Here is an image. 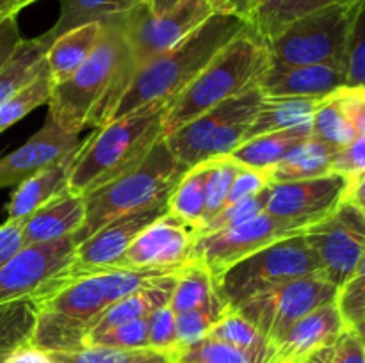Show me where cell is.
Instances as JSON below:
<instances>
[{"label": "cell", "mask_w": 365, "mask_h": 363, "mask_svg": "<svg viewBox=\"0 0 365 363\" xmlns=\"http://www.w3.org/2000/svg\"><path fill=\"white\" fill-rule=\"evenodd\" d=\"M135 75V64L116 20L103 21V32L91 56L71 77L52 85L48 114L64 130L82 134L113 117Z\"/></svg>", "instance_id": "1"}, {"label": "cell", "mask_w": 365, "mask_h": 363, "mask_svg": "<svg viewBox=\"0 0 365 363\" xmlns=\"http://www.w3.org/2000/svg\"><path fill=\"white\" fill-rule=\"evenodd\" d=\"M246 27L248 21L245 18L214 13L177 46L135 71L110 120L146 105H168L173 102L216 53Z\"/></svg>", "instance_id": "2"}, {"label": "cell", "mask_w": 365, "mask_h": 363, "mask_svg": "<svg viewBox=\"0 0 365 363\" xmlns=\"http://www.w3.org/2000/svg\"><path fill=\"white\" fill-rule=\"evenodd\" d=\"M168 105L141 107L95 128L78 148L71 167L70 191L84 196L141 162L164 137Z\"/></svg>", "instance_id": "3"}, {"label": "cell", "mask_w": 365, "mask_h": 363, "mask_svg": "<svg viewBox=\"0 0 365 363\" xmlns=\"http://www.w3.org/2000/svg\"><path fill=\"white\" fill-rule=\"evenodd\" d=\"M269 64L266 43L248 25L168 105L164 137L212 107L257 88Z\"/></svg>", "instance_id": "4"}, {"label": "cell", "mask_w": 365, "mask_h": 363, "mask_svg": "<svg viewBox=\"0 0 365 363\" xmlns=\"http://www.w3.org/2000/svg\"><path fill=\"white\" fill-rule=\"evenodd\" d=\"M185 171L187 167L175 159L166 139H159L141 162L82 196L86 217L71 237L75 246L125 214L168 203Z\"/></svg>", "instance_id": "5"}, {"label": "cell", "mask_w": 365, "mask_h": 363, "mask_svg": "<svg viewBox=\"0 0 365 363\" xmlns=\"http://www.w3.org/2000/svg\"><path fill=\"white\" fill-rule=\"evenodd\" d=\"M316 273H321L319 260L303 233H298L232 263L214 278V288L232 312L253 295Z\"/></svg>", "instance_id": "6"}, {"label": "cell", "mask_w": 365, "mask_h": 363, "mask_svg": "<svg viewBox=\"0 0 365 363\" xmlns=\"http://www.w3.org/2000/svg\"><path fill=\"white\" fill-rule=\"evenodd\" d=\"M355 4L331 6L291 21L266 46L273 66L346 64V41Z\"/></svg>", "instance_id": "7"}, {"label": "cell", "mask_w": 365, "mask_h": 363, "mask_svg": "<svg viewBox=\"0 0 365 363\" xmlns=\"http://www.w3.org/2000/svg\"><path fill=\"white\" fill-rule=\"evenodd\" d=\"M212 14L214 7L209 0H180L159 14L153 13L152 2L146 0L113 20L120 25L138 71L177 46Z\"/></svg>", "instance_id": "8"}, {"label": "cell", "mask_w": 365, "mask_h": 363, "mask_svg": "<svg viewBox=\"0 0 365 363\" xmlns=\"http://www.w3.org/2000/svg\"><path fill=\"white\" fill-rule=\"evenodd\" d=\"M337 294L339 288L323 273H316L253 295L232 312L241 313L274 344L303 315L327 302L337 301Z\"/></svg>", "instance_id": "9"}, {"label": "cell", "mask_w": 365, "mask_h": 363, "mask_svg": "<svg viewBox=\"0 0 365 363\" xmlns=\"http://www.w3.org/2000/svg\"><path fill=\"white\" fill-rule=\"evenodd\" d=\"M321 263V273L341 288L365 253V216L349 201H342L330 216L303 230Z\"/></svg>", "instance_id": "10"}, {"label": "cell", "mask_w": 365, "mask_h": 363, "mask_svg": "<svg viewBox=\"0 0 365 363\" xmlns=\"http://www.w3.org/2000/svg\"><path fill=\"white\" fill-rule=\"evenodd\" d=\"M298 233H303V228L262 212L237 226L198 235L192 246L191 260L203 263L212 278H216L232 263L259 251L264 246Z\"/></svg>", "instance_id": "11"}, {"label": "cell", "mask_w": 365, "mask_h": 363, "mask_svg": "<svg viewBox=\"0 0 365 363\" xmlns=\"http://www.w3.org/2000/svg\"><path fill=\"white\" fill-rule=\"evenodd\" d=\"M349 178L341 173H328L309 180L269 184L264 212L294 223L299 228L330 216L346 199Z\"/></svg>", "instance_id": "12"}, {"label": "cell", "mask_w": 365, "mask_h": 363, "mask_svg": "<svg viewBox=\"0 0 365 363\" xmlns=\"http://www.w3.org/2000/svg\"><path fill=\"white\" fill-rule=\"evenodd\" d=\"M198 231L166 212L138 235L127 251L106 269H180L191 260Z\"/></svg>", "instance_id": "13"}, {"label": "cell", "mask_w": 365, "mask_h": 363, "mask_svg": "<svg viewBox=\"0 0 365 363\" xmlns=\"http://www.w3.org/2000/svg\"><path fill=\"white\" fill-rule=\"evenodd\" d=\"M166 212L168 203H163V205L125 214L110 221L109 224L96 230L91 237L75 246L73 262L56 276L61 280H71V278L88 276L95 270L110 267L127 251L128 246L138 238V235L145 228H148L153 221H157Z\"/></svg>", "instance_id": "14"}, {"label": "cell", "mask_w": 365, "mask_h": 363, "mask_svg": "<svg viewBox=\"0 0 365 363\" xmlns=\"http://www.w3.org/2000/svg\"><path fill=\"white\" fill-rule=\"evenodd\" d=\"M75 258L71 237L21 248L0 265V305L24 298H34L56 274Z\"/></svg>", "instance_id": "15"}, {"label": "cell", "mask_w": 365, "mask_h": 363, "mask_svg": "<svg viewBox=\"0 0 365 363\" xmlns=\"http://www.w3.org/2000/svg\"><path fill=\"white\" fill-rule=\"evenodd\" d=\"M262 98V91L257 85V88L250 89V91L242 93V95L234 96V98L212 107L210 110L200 114L198 117H195L187 125L178 128V130L171 132L164 139H166L175 159L182 166L187 167V169L202 164L203 149H205L207 142L212 137L214 132L221 125L228 123V121L235 120V117L242 116V114L259 112Z\"/></svg>", "instance_id": "16"}, {"label": "cell", "mask_w": 365, "mask_h": 363, "mask_svg": "<svg viewBox=\"0 0 365 363\" xmlns=\"http://www.w3.org/2000/svg\"><path fill=\"white\" fill-rule=\"evenodd\" d=\"M81 142V135L64 130L46 116L43 127L27 142L0 157V189L21 184L25 178L77 149Z\"/></svg>", "instance_id": "17"}, {"label": "cell", "mask_w": 365, "mask_h": 363, "mask_svg": "<svg viewBox=\"0 0 365 363\" xmlns=\"http://www.w3.org/2000/svg\"><path fill=\"white\" fill-rule=\"evenodd\" d=\"M348 327L337 301L327 302L296 320L273 344V362H303L323 349L331 347Z\"/></svg>", "instance_id": "18"}, {"label": "cell", "mask_w": 365, "mask_h": 363, "mask_svg": "<svg viewBox=\"0 0 365 363\" xmlns=\"http://www.w3.org/2000/svg\"><path fill=\"white\" fill-rule=\"evenodd\" d=\"M346 88V64L323 63L305 66H269L259 80L264 96L327 98Z\"/></svg>", "instance_id": "19"}, {"label": "cell", "mask_w": 365, "mask_h": 363, "mask_svg": "<svg viewBox=\"0 0 365 363\" xmlns=\"http://www.w3.org/2000/svg\"><path fill=\"white\" fill-rule=\"evenodd\" d=\"M86 217L84 198L70 189L21 221L24 244H43L73 237Z\"/></svg>", "instance_id": "20"}, {"label": "cell", "mask_w": 365, "mask_h": 363, "mask_svg": "<svg viewBox=\"0 0 365 363\" xmlns=\"http://www.w3.org/2000/svg\"><path fill=\"white\" fill-rule=\"evenodd\" d=\"M78 148L64 155L57 162L43 167L41 171L34 173L32 177L25 178L21 184H18L13 196H11L9 205H7V219H27L32 212L41 209L43 205L52 201L53 198L63 194L64 191H68L70 189L71 167H73L75 159H77Z\"/></svg>", "instance_id": "21"}, {"label": "cell", "mask_w": 365, "mask_h": 363, "mask_svg": "<svg viewBox=\"0 0 365 363\" xmlns=\"http://www.w3.org/2000/svg\"><path fill=\"white\" fill-rule=\"evenodd\" d=\"M103 32V21H89L57 36L46 48L45 63L52 85L61 84L88 60Z\"/></svg>", "instance_id": "22"}, {"label": "cell", "mask_w": 365, "mask_h": 363, "mask_svg": "<svg viewBox=\"0 0 365 363\" xmlns=\"http://www.w3.org/2000/svg\"><path fill=\"white\" fill-rule=\"evenodd\" d=\"M310 123L246 139L230 153V157L241 166L267 174V171L277 166L296 144L312 137V125Z\"/></svg>", "instance_id": "23"}, {"label": "cell", "mask_w": 365, "mask_h": 363, "mask_svg": "<svg viewBox=\"0 0 365 363\" xmlns=\"http://www.w3.org/2000/svg\"><path fill=\"white\" fill-rule=\"evenodd\" d=\"M337 152L327 142L309 137L296 144L280 162L267 171L271 184L309 180L331 173V159Z\"/></svg>", "instance_id": "24"}, {"label": "cell", "mask_w": 365, "mask_h": 363, "mask_svg": "<svg viewBox=\"0 0 365 363\" xmlns=\"http://www.w3.org/2000/svg\"><path fill=\"white\" fill-rule=\"evenodd\" d=\"M359 0H259L250 16L248 25L264 43L277 36L291 21L327 9L331 6L355 4Z\"/></svg>", "instance_id": "25"}, {"label": "cell", "mask_w": 365, "mask_h": 363, "mask_svg": "<svg viewBox=\"0 0 365 363\" xmlns=\"http://www.w3.org/2000/svg\"><path fill=\"white\" fill-rule=\"evenodd\" d=\"M323 98H294V96H264L257 116L253 117L246 139L257 137L271 132L287 130V128L299 127L312 121L314 112Z\"/></svg>", "instance_id": "26"}, {"label": "cell", "mask_w": 365, "mask_h": 363, "mask_svg": "<svg viewBox=\"0 0 365 363\" xmlns=\"http://www.w3.org/2000/svg\"><path fill=\"white\" fill-rule=\"evenodd\" d=\"M59 2L61 13L56 25L39 36L46 45H50L57 36L64 34L70 28L89 23V21H106L109 18L120 16L146 0H59Z\"/></svg>", "instance_id": "27"}, {"label": "cell", "mask_w": 365, "mask_h": 363, "mask_svg": "<svg viewBox=\"0 0 365 363\" xmlns=\"http://www.w3.org/2000/svg\"><path fill=\"white\" fill-rule=\"evenodd\" d=\"M36 315L34 298L14 299L0 305V363H7L18 349L31 344Z\"/></svg>", "instance_id": "28"}, {"label": "cell", "mask_w": 365, "mask_h": 363, "mask_svg": "<svg viewBox=\"0 0 365 363\" xmlns=\"http://www.w3.org/2000/svg\"><path fill=\"white\" fill-rule=\"evenodd\" d=\"M209 173V162L198 164L185 171L168 199V212L198 228L205 221V180Z\"/></svg>", "instance_id": "29"}, {"label": "cell", "mask_w": 365, "mask_h": 363, "mask_svg": "<svg viewBox=\"0 0 365 363\" xmlns=\"http://www.w3.org/2000/svg\"><path fill=\"white\" fill-rule=\"evenodd\" d=\"M46 48L48 45L41 38L21 41L9 63L0 70V105L45 70Z\"/></svg>", "instance_id": "30"}, {"label": "cell", "mask_w": 365, "mask_h": 363, "mask_svg": "<svg viewBox=\"0 0 365 363\" xmlns=\"http://www.w3.org/2000/svg\"><path fill=\"white\" fill-rule=\"evenodd\" d=\"M207 337L217 338L221 342L235 345V347L259 356L266 363L273 362V344L237 312H228L221 317Z\"/></svg>", "instance_id": "31"}, {"label": "cell", "mask_w": 365, "mask_h": 363, "mask_svg": "<svg viewBox=\"0 0 365 363\" xmlns=\"http://www.w3.org/2000/svg\"><path fill=\"white\" fill-rule=\"evenodd\" d=\"M52 363H170L166 354L153 349H114L88 345L75 351L46 352Z\"/></svg>", "instance_id": "32"}, {"label": "cell", "mask_w": 365, "mask_h": 363, "mask_svg": "<svg viewBox=\"0 0 365 363\" xmlns=\"http://www.w3.org/2000/svg\"><path fill=\"white\" fill-rule=\"evenodd\" d=\"M216 292L214 278L203 263L189 260L177 274L173 294L170 299V308L175 313L187 312L203 305Z\"/></svg>", "instance_id": "33"}, {"label": "cell", "mask_w": 365, "mask_h": 363, "mask_svg": "<svg viewBox=\"0 0 365 363\" xmlns=\"http://www.w3.org/2000/svg\"><path fill=\"white\" fill-rule=\"evenodd\" d=\"M166 356L170 363H266L252 352L210 337L195 344L178 345Z\"/></svg>", "instance_id": "34"}, {"label": "cell", "mask_w": 365, "mask_h": 363, "mask_svg": "<svg viewBox=\"0 0 365 363\" xmlns=\"http://www.w3.org/2000/svg\"><path fill=\"white\" fill-rule=\"evenodd\" d=\"M312 137L341 149L355 139L356 132L335 95L321 100L312 116Z\"/></svg>", "instance_id": "35"}, {"label": "cell", "mask_w": 365, "mask_h": 363, "mask_svg": "<svg viewBox=\"0 0 365 363\" xmlns=\"http://www.w3.org/2000/svg\"><path fill=\"white\" fill-rule=\"evenodd\" d=\"M50 95H52V80H50L48 70L45 68L38 77L18 89L14 95H11L0 105V134L20 120H24L27 114L38 109L39 105L48 103Z\"/></svg>", "instance_id": "36"}, {"label": "cell", "mask_w": 365, "mask_h": 363, "mask_svg": "<svg viewBox=\"0 0 365 363\" xmlns=\"http://www.w3.org/2000/svg\"><path fill=\"white\" fill-rule=\"evenodd\" d=\"M230 310L225 306L220 295L214 292L203 305L196 306V308L187 310V312L175 313V322H177V337L178 345H189L195 342L202 340L209 335L214 324L221 319ZM177 345V347H178ZM175 347V349H177Z\"/></svg>", "instance_id": "37"}, {"label": "cell", "mask_w": 365, "mask_h": 363, "mask_svg": "<svg viewBox=\"0 0 365 363\" xmlns=\"http://www.w3.org/2000/svg\"><path fill=\"white\" fill-rule=\"evenodd\" d=\"M346 89H365V0L355 6L346 41Z\"/></svg>", "instance_id": "38"}, {"label": "cell", "mask_w": 365, "mask_h": 363, "mask_svg": "<svg viewBox=\"0 0 365 363\" xmlns=\"http://www.w3.org/2000/svg\"><path fill=\"white\" fill-rule=\"evenodd\" d=\"M241 167V164L235 162L230 155L209 160V173L205 180V221L223 209L235 174Z\"/></svg>", "instance_id": "39"}, {"label": "cell", "mask_w": 365, "mask_h": 363, "mask_svg": "<svg viewBox=\"0 0 365 363\" xmlns=\"http://www.w3.org/2000/svg\"><path fill=\"white\" fill-rule=\"evenodd\" d=\"M267 194H269V187H267L266 191L260 192V194L253 196V198L242 199V201L223 206L216 216L210 217L209 221H205V223L198 228V235L212 233V231L237 226V224H242L246 223V221L253 219V217H257L259 214H262L264 210H266Z\"/></svg>", "instance_id": "40"}, {"label": "cell", "mask_w": 365, "mask_h": 363, "mask_svg": "<svg viewBox=\"0 0 365 363\" xmlns=\"http://www.w3.org/2000/svg\"><path fill=\"white\" fill-rule=\"evenodd\" d=\"M88 345H103V347L114 349H150L148 319L143 317V319L110 327L96 337L88 338L84 347Z\"/></svg>", "instance_id": "41"}, {"label": "cell", "mask_w": 365, "mask_h": 363, "mask_svg": "<svg viewBox=\"0 0 365 363\" xmlns=\"http://www.w3.org/2000/svg\"><path fill=\"white\" fill-rule=\"evenodd\" d=\"M337 306L348 327L355 326L365 312V253L348 281L339 288Z\"/></svg>", "instance_id": "42"}, {"label": "cell", "mask_w": 365, "mask_h": 363, "mask_svg": "<svg viewBox=\"0 0 365 363\" xmlns=\"http://www.w3.org/2000/svg\"><path fill=\"white\" fill-rule=\"evenodd\" d=\"M307 359L310 363H365V344L351 327H346L331 347L323 349Z\"/></svg>", "instance_id": "43"}, {"label": "cell", "mask_w": 365, "mask_h": 363, "mask_svg": "<svg viewBox=\"0 0 365 363\" xmlns=\"http://www.w3.org/2000/svg\"><path fill=\"white\" fill-rule=\"evenodd\" d=\"M148 342L150 349L159 351L163 354L173 351L178 345L177 322H175V312L170 306H160L153 310L148 317Z\"/></svg>", "instance_id": "44"}, {"label": "cell", "mask_w": 365, "mask_h": 363, "mask_svg": "<svg viewBox=\"0 0 365 363\" xmlns=\"http://www.w3.org/2000/svg\"><path fill=\"white\" fill-rule=\"evenodd\" d=\"M269 184L271 182L266 173L257 169H250V167L242 166L241 169H239V173L235 174L234 184H232L230 192H228V198H227V203H225V206L260 194V192L266 191V189L269 187Z\"/></svg>", "instance_id": "45"}, {"label": "cell", "mask_w": 365, "mask_h": 363, "mask_svg": "<svg viewBox=\"0 0 365 363\" xmlns=\"http://www.w3.org/2000/svg\"><path fill=\"white\" fill-rule=\"evenodd\" d=\"M342 109L355 127L356 135L365 137V89H341L335 93Z\"/></svg>", "instance_id": "46"}, {"label": "cell", "mask_w": 365, "mask_h": 363, "mask_svg": "<svg viewBox=\"0 0 365 363\" xmlns=\"http://www.w3.org/2000/svg\"><path fill=\"white\" fill-rule=\"evenodd\" d=\"M24 244V233H21V221H9L0 224V265L7 260L13 258Z\"/></svg>", "instance_id": "47"}, {"label": "cell", "mask_w": 365, "mask_h": 363, "mask_svg": "<svg viewBox=\"0 0 365 363\" xmlns=\"http://www.w3.org/2000/svg\"><path fill=\"white\" fill-rule=\"evenodd\" d=\"M21 41L24 39H21L16 18L0 20V70L9 63V59L14 56Z\"/></svg>", "instance_id": "48"}, {"label": "cell", "mask_w": 365, "mask_h": 363, "mask_svg": "<svg viewBox=\"0 0 365 363\" xmlns=\"http://www.w3.org/2000/svg\"><path fill=\"white\" fill-rule=\"evenodd\" d=\"M209 2L212 4L214 13L235 14L248 21L259 0H209Z\"/></svg>", "instance_id": "49"}, {"label": "cell", "mask_w": 365, "mask_h": 363, "mask_svg": "<svg viewBox=\"0 0 365 363\" xmlns=\"http://www.w3.org/2000/svg\"><path fill=\"white\" fill-rule=\"evenodd\" d=\"M346 201L355 205L365 216V171L349 178V187L346 192Z\"/></svg>", "instance_id": "50"}, {"label": "cell", "mask_w": 365, "mask_h": 363, "mask_svg": "<svg viewBox=\"0 0 365 363\" xmlns=\"http://www.w3.org/2000/svg\"><path fill=\"white\" fill-rule=\"evenodd\" d=\"M7 363H52V362H50V358L46 356L45 351L27 344L21 349H18V351L7 359Z\"/></svg>", "instance_id": "51"}, {"label": "cell", "mask_w": 365, "mask_h": 363, "mask_svg": "<svg viewBox=\"0 0 365 363\" xmlns=\"http://www.w3.org/2000/svg\"><path fill=\"white\" fill-rule=\"evenodd\" d=\"M20 13L18 7L14 6L13 0H0V20H6V18H16V14Z\"/></svg>", "instance_id": "52"}, {"label": "cell", "mask_w": 365, "mask_h": 363, "mask_svg": "<svg viewBox=\"0 0 365 363\" xmlns=\"http://www.w3.org/2000/svg\"><path fill=\"white\" fill-rule=\"evenodd\" d=\"M180 2V0H152V9L153 13H164L166 9H170V7H173L175 4Z\"/></svg>", "instance_id": "53"}, {"label": "cell", "mask_w": 365, "mask_h": 363, "mask_svg": "<svg viewBox=\"0 0 365 363\" xmlns=\"http://www.w3.org/2000/svg\"><path fill=\"white\" fill-rule=\"evenodd\" d=\"M351 330L355 331L356 335H359V337H360V340H362L364 344H365V312L362 313V317H360V319L356 320V322H355V326H353Z\"/></svg>", "instance_id": "54"}, {"label": "cell", "mask_w": 365, "mask_h": 363, "mask_svg": "<svg viewBox=\"0 0 365 363\" xmlns=\"http://www.w3.org/2000/svg\"><path fill=\"white\" fill-rule=\"evenodd\" d=\"M14 2V6L18 7V11H21L24 9V7H27V6H31V4H34L36 0H13Z\"/></svg>", "instance_id": "55"}, {"label": "cell", "mask_w": 365, "mask_h": 363, "mask_svg": "<svg viewBox=\"0 0 365 363\" xmlns=\"http://www.w3.org/2000/svg\"><path fill=\"white\" fill-rule=\"evenodd\" d=\"M291 363H310L309 359H303V362H291Z\"/></svg>", "instance_id": "56"}]
</instances>
